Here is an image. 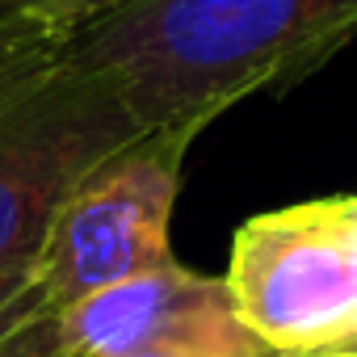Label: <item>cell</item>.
Segmentation results:
<instances>
[{
    "instance_id": "cell-1",
    "label": "cell",
    "mask_w": 357,
    "mask_h": 357,
    "mask_svg": "<svg viewBox=\"0 0 357 357\" xmlns=\"http://www.w3.org/2000/svg\"><path fill=\"white\" fill-rule=\"evenodd\" d=\"M357 38V0H114L72 30L147 135H202L236 101L294 84Z\"/></svg>"
},
{
    "instance_id": "cell-2",
    "label": "cell",
    "mask_w": 357,
    "mask_h": 357,
    "mask_svg": "<svg viewBox=\"0 0 357 357\" xmlns=\"http://www.w3.org/2000/svg\"><path fill=\"white\" fill-rule=\"evenodd\" d=\"M139 139L147 130L76 55L72 26L0 17V273L34 269L55 211Z\"/></svg>"
},
{
    "instance_id": "cell-3",
    "label": "cell",
    "mask_w": 357,
    "mask_h": 357,
    "mask_svg": "<svg viewBox=\"0 0 357 357\" xmlns=\"http://www.w3.org/2000/svg\"><path fill=\"white\" fill-rule=\"evenodd\" d=\"M227 286L240 319L278 353L357 336V206L303 202L236 231Z\"/></svg>"
},
{
    "instance_id": "cell-4",
    "label": "cell",
    "mask_w": 357,
    "mask_h": 357,
    "mask_svg": "<svg viewBox=\"0 0 357 357\" xmlns=\"http://www.w3.org/2000/svg\"><path fill=\"white\" fill-rule=\"evenodd\" d=\"M190 143L194 135L176 130L139 139L55 211L34 261L47 315L176 261L168 248V219Z\"/></svg>"
},
{
    "instance_id": "cell-5",
    "label": "cell",
    "mask_w": 357,
    "mask_h": 357,
    "mask_svg": "<svg viewBox=\"0 0 357 357\" xmlns=\"http://www.w3.org/2000/svg\"><path fill=\"white\" fill-rule=\"evenodd\" d=\"M240 319L227 278L168 261L47 315V340L63 357H126L155 340Z\"/></svg>"
},
{
    "instance_id": "cell-6",
    "label": "cell",
    "mask_w": 357,
    "mask_h": 357,
    "mask_svg": "<svg viewBox=\"0 0 357 357\" xmlns=\"http://www.w3.org/2000/svg\"><path fill=\"white\" fill-rule=\"evenodd\" d=\"M126 357H286L273 344H265L244 319L206 328V332H185L172 340H155L147 349H135Z\"/></svg>"
},
{
    "instance_id": "cell-7",
    "label": "cell",
    "mask_w": 357,
    "mask_h": 357,
    "mask_svg": "<svg viewBox=\"0 0 357 357\" xmlns=\"http://www.w3.org/2000/svg\"><path fill=\"white\" fill-rule=\"evenodd\" d=\"M47 319V303H43V286L34 269H13L0 273V349L13 336H22L30 324Z\"/></svg>"
},
{
    "instance_id": "cell-8",
    "label": "cell",
    "mask_w": 357,
    "mask_h": 357,
    "mask_svg": "<svg viewBox=\"0 0 357 357\" xmlns=\"http://www.w3.org/2000/svg\"><path fill=\"white\" fill-rule=\"evenodd\" d=\"M114 0H0V17H38L55 26H80L93 13L109 9Z\"/></svg>"
},
{
    "instance_id": "cell-9",
    "label": "cell",
    "mask_w": 357,
    "mask_h": 357,
    "mask_svg": "<svg viewBox=\"0 0 357 357\" xmlns=\"http://www.w3.org/2000/svg\"><path fill=\"white\" fill-rule=\"evenodd\" d=\"M0 357H63V353L51 349V340H47V319H38V324H30L22 336H13L5 349H0Z\"/></svg>"
},
{
    "instance_id": "cell-10",
    "label": "cell",
    "mask_w": 357,
    "mask_h": 357,
    "mask_svg": "<svg viewBox=\"0 0 357 357\" xmlns=\"http://www.w3.org/2000/svg\"><path fill=\"white\" fill-rule=\"evenodd\" d=\"M286 357H357V336H353V340H340V344L307 349V353H286Z\"/></svg>"
},
{
    "instance_id": "cell-11",
    "label": "cell",
    "mask_w": 357,
    "mask_h": 357,
    "mask_svg": "<svg viewBox=\"0 0 357 357\" xmlns=\"http://www.w3.org/2000/svg\"><path fill=\"white\" fill-rule=\"evenodd\" d=\"M349 202H353V206H357V194H349Z\"/></svg>"
}]
</instances>
